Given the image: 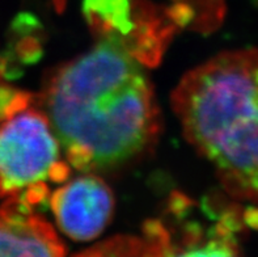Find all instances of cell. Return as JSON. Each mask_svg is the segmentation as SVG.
<instances>
[{
    "label": "cell",
    "instance_id": "1",
    "mask_svg": "<svg viewBox=\"0 0 258 257\" xmlns=\"http://www.w3.org/2000/svg\"><path fill=\"white\" fill-rule=\"evenodd\" d=\"M39 104L66 162L80 172L126 166L148 152L160 133L147 72L126 46L108 37L56 67Z\"/></svg>",
    "mask_w": 258,
    "mask_h": 257
},
{
    "label": "cell",
    "instance_id": "2",
    "mask_svg": "<svg viewBox=\"0 0 258 257\" xmlns=\"http://www.w3.org/2000/svg\"><path fill=\"white\" fill-rule=\"evenodd\" d=\"M172 108L223 189L258 205V49L226 50L190 70Z\"/></svg>",
    "mask_w": 258,
    "mask_h": 257
},
{
    "label": "cell",
    "instance_id": "3",
    "mask_svg": "<svg viewBox=\"0 0 258 257\" xmlns=\"http://www.w3.org/2000/svg\"><path fill=\"white\" fill-rule=\"evenodd\" d=\"M42 111H16L0 121V198L37 208L49 198V182L63 184L70 166Z\"/></svg>",
    "mask_w": 258,
    "mask_h": 257
},
{
    "label": "cell",
    "instance_id": "4",
    "mask_svg": "<svg viewBox=\"0 0 258 257\" xmlns=\"http://www.w3.org/2000/svg\"><path fill=\"white\" fill-rule=\"evenodd\" d=\"M49 195L59 230L76 241L97 238L114 214V194L100 176L85 172Z\"/></svg>",
    "mask_w": 258,
    "mask_h": 257
},
{
    "label": "cell",
    "instance_id": "5",
    "mask_svg": "<svg viewBox=\"0 0 258 257\" xmlns=\"http://www.w3.org/2000/svg\"><path fill=\"white\" fill-rule=\"evenodd\" d=\"M34 206L6 198L0 206V256H63L66 244Z\"/></svg>",
    "mask_w": 258,
    "mask_h": 257
}]
</instances>
